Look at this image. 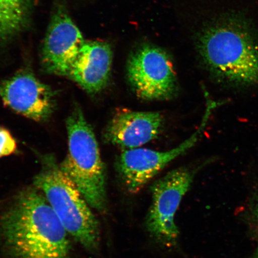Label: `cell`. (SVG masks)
Returning a JSON list of instances; mask_svg holds the SVG:
<instances>
[{"label": "cell", "mask_w": 258, "mask_h": 258, "mask_svg": "<svg viewBox=\"0 0 258 258\" xmlns=\"http://www.w3.org/2000/svg\"><path fill=\"white\" fill-rule=\"evenodd\" d=\"M0 238L8 258H68V233L35 187L16 196L0 220Z\"/></svg>", "instance_id": "cell-1"}, {"label": "cell", "mask_w": 258, "mask_h": 258, "mask_svg": "<svg viewBox=\"0 0 258 258\" xmlns=\"http://www.w3.org/2000/svg\"><path fill=\"white\" fill-rule=\"evenodd\" d=\"M199 48L209 72L234 88L258 85V30L243 12L225 13L203 30Z\"/></svg>", "instance_id": "cell-2"}, {"label": "cell", "mask_w": 258, "mask_h": 258, "mask_svg": "<svg viewBox=\"0 0 258 258\" xmlns=\"http://www.w3.org/2000/svg\"><path fill=\"white\" fill-rule=\"evenodd\" d=\"M35 188L44 194L60 223L86 249H99V224L90 206L72 179L51 156L42 159L40 172L34 178Z\"/></svg>", "instance_id": "cell-3"}, {"label": "cell", "mask_w": 258, "mask_h": 258, "mask_svg": "<svg viewBox=\"0 0 258 258\" xmlns=\"http://www.w3.org/2000/svg\"><path fill=\"white\" fill-rule=\"evenodd\" d=\"M69 151L61 170L72 179L90 207L107 210L106 175L94 132L78 106L67 118Z\"/></svg>", "instance_id": "cell-4"}, {"label": "cell", "mask_w": 258, "mask_h": 258, "mask_svg": "<svg viewBox=\"0 0 258 258\" xmlns=\"http://www.w3.org/2000/svg\"><path fill=\"white\" fill-rule=\"evenodd\" d=\"M195 173L181 167L171 171L151 187L152 202L145 226L151 236L164 246L173 247L177 243L179 232L175 222L176 213Z\"/></svg>", "instance_id": "cell-5"}, {"label": "cell", "mask_w": 258, "mask_h": 258, "mask_svg": "<svg viewBox=\"0 0 258 258\" xmlns=\"http://www.w3.org/2000/svg\"><path fill=\"white\" fill-rule=\"evenodd\" d=\"M217 106L216 102L208 100L205 114L199 127L191 137L173 149L164 152L144 148L124 151L118 160V169L128 191L134 194L140 191L171 161L192 148L201 137L213 109Z\"/></svg>", "instance_id": "cell-6"}, {"label": "cell", "mask_w": 258, "mask_h": 258, "mask_svg": "<svg viewBox=\"0 0 258 258\" xmlns=\"http://www.w3.org/2000/svg\"><path fill=\"white\" fill-rule=\"evenodd\" d=\"M127 76L141 99L165 100L177 92V82L172 63L160 48L146 46L134 53L127 63Z\"/></svg>", "instance_id": "cell-7"}, {"label": "cell", "mask_w": 258, "mask_h": 258, "mask_svg": "<svg viewBox=\"0 0 258 258\" xmlns=\"http://www.w3.org/2000/svg\"><path fill=\"white\" fill-rule=\"evenodd\" d=\"M86 41L67 10L57 5L48 25L41 52V64L46 72L69 76Z\"/></svg>", "instance_id": "cell-8"}, {"label": "cell", "mask_w": 258, "mask_h": 258, "mask_svg": "<svg viewBox=\"0 0 258 258\" xmlns=\"http://www.w3.org/2000/svg\"><path fill=\"white\" fill-rule=\"evenodd\" d=\"M0 98L12 110L36 121L47 120L56 106L55 92L27 70L0 83Z\"/></svg>", "instance_id": "cell-9"}, {"label": "cell", "mask_w": 258, "mask_h": 258, "mask_svg": "<svg viewBox=\"0 0 258 258\" xmlns=\"http://www.w3.org/2000/svg\"><path fill=\"white\" fill-rule=\"evenodd\" d=\"M163 124L160 112L124 109L113 116L105 128L104 138L106 143L135 149L159 136Z\"/></svg>", "instance_id": "cell-10"}, {"label": "cell", "mask_w": 258, "mask_h": 258, "mask_svg": "<svg viewBox=\"0 0 258 258\" xmlns=\"http://www.w3.org/2000/svg\"><path fill=\"white\" fill-rule=\"evenodd\" d=\"M112 60V53L109 44L86 41L68 77L86 92L95 94L107 85Z\"/></svg>", "instance_id": "cell-11"}, {"label": "cell", "mask_w": 258, "mask_h": 258, "mask_svg": "<svg viewBox=\"0 0 258 258\" xmlns=\"http://www.w3.org/2000/svg\"><path fill=\"white\" fill-rule=\"evenodd\" d=\"M31 0H0V43L14 38L27 28Z\"/></svg>", "instance_id": "cell-12"}, {"label": "cell", "mask_w": 258, "mask_h": 258, "mask_svg": "<svg viewBox=\"0 0 258 258\" xmlns=\"http://www.w3.org/2000/svg\"><path fill=\"white\" fill-rule=\"evenodd\" d=\"M17 143L7 129L0 127V158L14 153Z\"/></svg>", "instance_id": "cell-13"}, {"label": "cell", "mask_w": 258, "mask_h": 258, "mask_svg": "<svg viewBox=\"0 0 258 258\" xmlns=\"http://www.w3.org/2000/svg\"><path fill=\"white\" fill-rule=\"evenodd\" d=\"M250 227L254 237L258 241V204L254 208L250 218Z\"/></svg>", "instance_id": "cell-14"}, {"label": "cell", "mask_w": 258, "mask_h": 258, "mask_svg": "<svg viewBox=\"0 0 258 258\" xmlns=\"http://www.w3.org/2000/svg\"><path fill=\"white\" fill-rule=\"evenodd\" d=\"M251 258H258V249L254 252L253 255Z\"/></svg>", "instance_id": "cell-15"}]
</instances>
